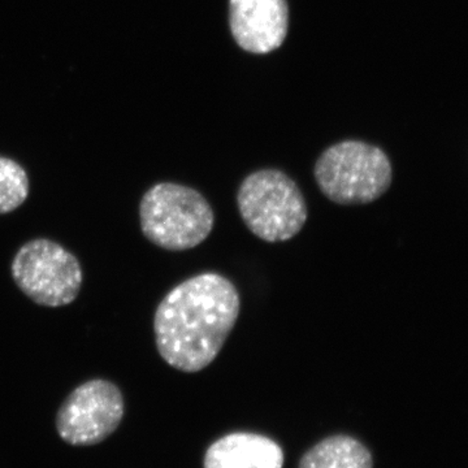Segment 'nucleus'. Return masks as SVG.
<instances>
[{"mask_svg":"<svg viewBox=\"0 0 468 468\" xmlns=\"http://www.w3.org/2000/svg\"><path fill=\"white\" fill-rule=\"evenodd\" d=\"M241 310L230 280L206 272L167 292L154 316L156 349L167 365L194 374L208 367L223 349Z\"/></svg>","mask_w":468,"mask_h":468,"instance_id":"obj_1","label":"nucleus"},{"mask_svg":"<svg viewBox=\"0 0 468 468\" xmlns=\"http://www.w3.org/2000/svg\"><path fill=\"white\" fill-rule=\"evenodd\" d=\"M140 223L144 236L168 251L197 248L215 226L211 205L192 187L160 183L150 187L140 203Z\"/></svg>","mask_w":468,"mask_h":468,"instance_id":"obj_2","label":"nucleus"},{"mask_svg":"<svg viewBox=\"0 0 468 468\" xmlns=\"http://www.w3.org/2000/svg\"><path fill=\"white\" fill-rule=\"evenodd\" d=\"M316 184L329 201L341 206L378 201L392 185V163L380 147L344 141L328 147L316 162Z\"/></svg>","mask_w":468,"mask_h":468,"instance_id":"obj_3","label":"nucleus"},{"mask_svg":"<svg viewBox=\"0 0 468 468\" xmlns=\"http://www.w3.org/2000/svg\"><path fill=\"white\" fill-rule=\"evenodd\" d=\"M237 205L248 229L270 243L294 239L309 218L300 186L279 169L249 175L239 185Z\"/></svg>","mask_w":468,"mask_h":468,"instance_id":"obj_4","label":"nucleus"},{"mask_svg":"<svg viewBox=\"0 0 468 468\" xmlns=\"http://www.w3.org/2000/svg\"><path fill=\"white\" fill-rule=\"evenodd\" d=\"M12 277L34 303L63 307L81 292L84 273L79 260L60 243L36 239L21 246L12 261Z\"/></svg>","mask_w":468,"mask_h":468,"instance_id":"obj_5","label":"nucleus"},{"mask_svg":"<svg viewBox=\"0 0 468 468\" xmlns=\"http://www.w3.org/2000/svg\"><path fill=\"white\" fill-rule=\"evenodd\" d=\"M125 402L112 381L92 378L79 385L58 410V437L73 446H92L109 439L122 424Z\"/></svg>","mask_w":468,"mask_h":468,"instance_id":"obj_6","label":"nucleus"},{"mask_svg":"<svg viewBox=\"0 0 468 468\" xmlns=\"http://www.w3.org/2000/svg\"><path fill=\"white\" fill-rule=\"evenodd\" d=\"M234 41L252 54H268L285 41L289 26L286 0H230Z\"/></svg>","mask_w":468,"mask_h":468,"instance_id":"obj_7","label":"nucleus"},{"mask_svg":"<svg viewBox=\"0 0 468 468\" xmlns=\"http://www.w3.org/2000/svg\"><path fill=\"white\" fill-rule=\"evenodd\" d=\"M284 452L270 437L250 432L230 433L212 443L205 468H282Z\"/></svg>","mask_w":468,"mask_h":468,"instance_id":"obj_8","label":"nucleus"},{"mask_svg":"<svg viewBox=\"0 0 468 468\" xmlns=\"http://www.w3.org/2000/svg\"><path fill=\"white\" fill-rule=\"evenodd\" d=\"M298 468H374L371 452L346 435L326 437L304 452Z\"/></svg>","mask_w":468,"mask_h":468,"instance_id":"obj_9","label":"nucleus"},{"mask_svg":"<svg viewBox=\"0 0 468 468\" xmlns=\"http://www.w3.org/2000/svg\"><path fill=\"white\" fill-rule=\"evenodd\" d=\"M29 177L15 160L0 156V215L16 211L29 197Z\"/></svg>","mask_w":468,"mask_h":468,"instance_id":"obj_10","label":"nucleus"}]
</instances>
